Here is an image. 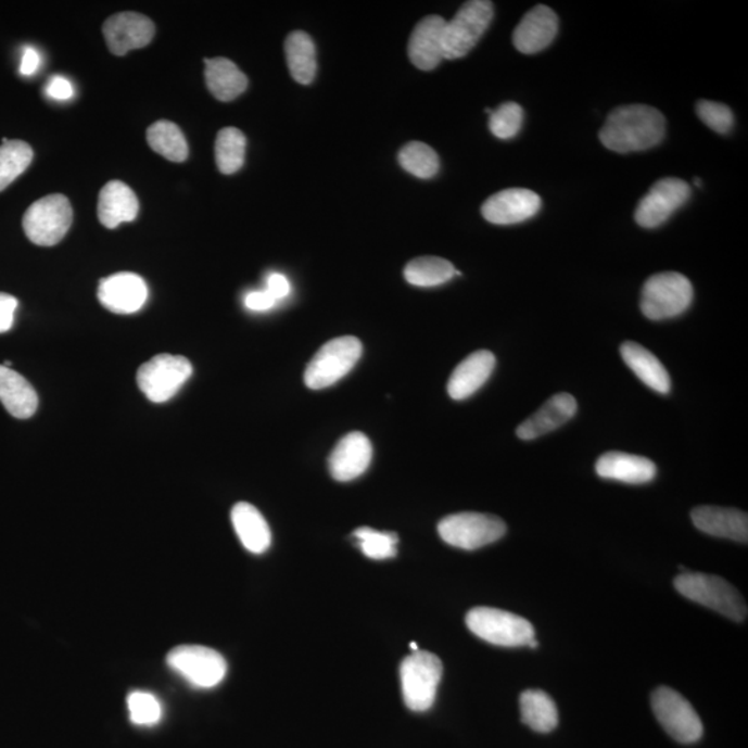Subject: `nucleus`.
I'll return each instance as SVG.
<instances>
[{"label": "nucleus", "instance_id": "nucleus-28", "mask_svg": "<svg viewBox=\"0 0 748 748\" xmlns=\"http://www.w3.org/2000/svg\"><path fill=\"white\" fill-rule=\"evenodd\" d=\"M205 83L210 92L220 102H232L249 87V79L232 60L225 58L205 59Z\"/></svg>", "mask_w": 748, "mask_h": 748}, {"label": "nucleus", "instance_id": "nucleus-47", "mask_svg": "<svg viewBox=\"0 0 748 748\" xmlns=\"http://www.w3.org/2000/svg\"><path fill=\"white\" fill-rule=\"evenodd\" d=\"M695 183H696V186H701V179L695 178Z\"/></svg>", "mask_w": 748, "mask_h": 748}, {"label": "nucleus", "instance_id": "nucleus-8", "mask_svg": "<svg viewBox=\"0 0 748 748\" xmlns=\"http://www.w3.org/2000/svg\"><path fill=\"white\" fill-rule=\"evenodd\" d=\"M494 18V4L489 0L466 2L444 33V58L456 60L466 56L480 41Z\"/></svg>", "mask_w": 748, "mask_h": 748}, {"label": "nucleus", "instance_id": "nucleus-12", "mask_svg": "<svg viewBox=\"0 0 748 748\" xmlns=\"http://www.w3.org/2000/svg\"><path fill=\"white\" fill-rule=\"evenodd\" d=\"M652 712L672 739L682 745L699 741L705 732L699 714L689 701L671 687L661 686L651 696Z\"/></svg>", "mask_w": 748, "mask_h": 748}, {"label": "nucleus", "instance_id": "nucleus-13", "mask_svg": "<svg viewBox=\"0 0 748 748\" xmlns=\"http://www.w3.org/2000/svg\"><path fill=\"white\" fill-rule=\"evenodd\" d=\"M690 186L685 180L664 178L651 186V189L637 204L636 224L646 229L659 228L672 217V214L690 199Z\"/></svg>", "mask_w": 748, "mask_h": 748}, {"label": "nucleus", "instance_id": "nucleus-22", "mask_svg": "<svg viewBox=\"0 0 748 748\" xmlns=\"http://www.w3.org/2000/svg\"><path fill=\"white\" fill-rule=\"evenodd\" d=\"M495 365V355L491 351L480 350L467 356L451 375L448 381L451 398L461 401L477 393L491 378Z\"/></svg>", "mask_w": 748, "mask_h": 748}, {"label": "nucleus", "instance_id": "nucleus-25", "mask_svg": "<svg viewBox=\"0 0 748 748\" xmlns=\"http://www.w3.org/2000/svg\"><path fill=\"white\" fill-rule=\"evenodd\" d=\"M0 403L13 418L29 419L38 409V394L17 371L0 365Z\"/></svg>", "mask_w": 748, "mask_h": 748}, {"label": "nucleus", "instance_id": "nucleus-3", "mask_svg": "<svg viewBox=\"0 0 748 748\" xmlns=\"http://www.w3.org/2000/svg\"><path fill=\"white\" fill-rule=\"evenodd\" d=\"M400 675L406 707L415 712L429 711L443 680V662L439 657L430 651H414L401 664Z\"/></svg>", "mask_w": 748, "mask_h": 748}, {"label": "nucleus", "instance_id": "nucleus-11", "mask_svg": "<svg viewBox=\"0 0 748 748\" xmlns=\"http://www.w3.org/2000/svg\"><path fill=\"white\" fill-rule=\"evenodd\" d=\"M167 664L190 685L200 689L218 686L228 672V664L220 652L200 645L175 647L168 652Z\"/></svg>", "mask_w": 748, "mask_h": 748}, {"label": "nucleus", "instance_id": "nucleus-2", "mask_svg": "<svg viewBox=\"0 0 748 748\" xmlns=\"http://www.w3.org/2000/svg\"><path fill=\"white\" fill-rule=\"evenodd\" d=\"M676 591L686 599L720 612L733 621L747 619V605L739 591L721 576L686 571L674 581Z\"/></svg>", "mask_w": 748, "mask_h": 748}, {"label": "nucleus", "instance_id": "nucleus-32", "mask_svg": "<svg viewBox=\"0 0 748 748\" xmlns=\"http://www.w3.org/2000/svg\"><path fill=\"white\" fill-rule=\"evenodd\" d=\"M148 143L155 153L173 163H183L189 155V145L177 124L159 122L148 129Z\"/></svg>", "mask_w": 748, "mask_h": 748}, {"label": "nucleus", "instance_id": "nucleus-37", "mask_svg": "<svg viewBox=\"0 0 748 748\" xmlns=\"http://www.w3.org/2000/svg\"><path fill=\"white\" fill-rule=\"evenodd\" d=\"M130 722L138 726L157 725L163 718L162 702L152 693L137 690L127 699Z\"/></svg>", "mask_w": 748, "mask_h": 748}, {"label": "nucleus", "instance_id": "nucleus-36", "mask_svg": "<svg viewBox=\"0 0 748 748\" xmlns=\"http://www.w3.org/2000/svg\"><path fill=\"white\" fill-rule=\"evenodd\" d=\"M354 538L366 557L373 560L393 559L398 554V535L395 532L378 531L369 527L355 530Z\"/></svg>", "mask_w": 748, "mask_h": 748}, {"label": "nucleus", "instance_id": "nucleus-14", "mask_svg": "<svg viewBox=\"0 0 748 748\" xmlns=\"http://www.w3.org/2000/svg\"><path fill=\"white\" fill-rule=\"evenodd\" d=\"M155 34V25L143 14L125 12L114 14L103 25V35L110 52L124 56L134 49L148 47Z\"/></svg>", "mask_w": 748, "mask_h": 748}, {"label": "nucleus", "instance_id": "nucleus-4", "mask_svg": "<svg viewBox=\"0 0 748 748\" xmlns=\"http://www.w3.org/2000/svg\"><path fill=\"white\" fill-rule=\"evenodd\" d=\"M693 301V286L680 272L652 275L642 289V314L650 320L676 318L689 308Z\"/></svg>", "mask_w": 748, "mask_h": 748}, {"label": "nucleus", "instance_id": "nucleus-29", "mask_svg": "<svg viewBox=\"0 0 748 748\" xmlns=\"http://www.w3.org/2000/svg\"><path fill=\"white\" fill-rule=\"evenodd\" d=\"M284 52L294 81L301 85L313 84L318 68L313 38L304 31L291 33L286 39Z\"/></svg>", "mask_w": 748, "mask_h": 748}, {"label": "nucleus", "instance_id": "nucleus-15", "mask_svg": "<svg viewBox=\"0 0 748 748\" xmlns=\"http://www.w3.org/2000/svg\"><path fill=\"white\" fill-rule=\"evenodd\" d=\"M542 207L538 194L529 189H506L492 194L481 214L494 225H515L535 217Z\"/></svg>", "mask_w": 748, "mask_h": 748}, {"label": "nucleus", "instance_id": "nucleus-19", "mask_svg": "<svg viewBox=\"0 0 748 748\" xmlns=\"http://www.w3.org/2000/svg\"><path fill=\"white\" fill-rule=\"evenodd\" d=\"M559 29V18L550 8L538 4L517 25L514 43L520 53L534 54L549 47Z\"/></svg>", "mask_w": 748, "mask_h": 748}, {"label": "nucleus", "instance_id": "nucleus-16", "mask_svg": "<svg viewBox=\"0 0 748 748\" xmlns=\"http://www.w3.org/2000/svg\"><path fill=\"white\" fill-rule=\"evenodd\" d=\"M98 297L104 308L113 314L130 315L143 308L149 299V289L137 274H115L100 282Z\"/></svg>", "mask_w": 748, "mask_h": 748}, {"label": "nucleus", "instance_id": "nucleus-21", "mask_svg": "<svg viewBox=\"0 0 748 748\" xmlns=\"http://www.w3.org/2000/svg\"><path fill=\"white\" fill-rule=\"evenodd\" d=\"M579 409L574 396L560 393L552 396L540 410L517 427V436L524 441L540 439V436L552 433L567 421L574 418Z\"/></svg>", "mask_w": 748, "mask_h": 748}, {"label": "nucleus", "instance_id": "nucleus-40", "mask_svg": "<svg viewBox=\"0 0 748 748\" xmlns=\"http://www.w3.org/2000/svg\"><path fill=\"white\" fill-rule=\"evenodd\" d=\"M18 301L13 295L0 293V333H7L14 325Z\"/></svg>", "mask_w": 748, "mask_h": 748}, {"label": "nucleus", "instance_id": "nucleus-18", "mask_svg": "<svg viewBox=\"0 0 748 748\" xmlns=\"http://www.w3.org/2000/svg\"><path fill=\"white\" fill-rule=\"evenodd\" d=\"M445 25L446 22L441 16H427L416 25L411 33L408 54L410 62L421 72H431L445 60Z\"/></svg>", "mask_w": 748, "mask_h": 748}, {"label": "nucleus", "instance_id": "nucleus-24", "mask_svg": "<svg viewBox=\"0 0 748 748\" xmlns=\"http://www.w3.org/2000/svg\"><path fill=\"white\" fill-rule=\"evenodd\" d=\"M139 214V200L134 190L122 180H112L100 190L98 215L105 228L115 229L132 223Z\"/></svg>", "mask_w": 748, "mask_h": 748}, {"label": "nucleus", "instance_id": "nucleus-6", "mask_svg": "<svg viewBox=\"0 0 748 748\" xmlns=\"http://www.w3.org/2000/svg\"><path fill=\"white\" fill-rule=\"evenodd\" d=\"M466 624L480 639L496 646H527L535 635L534 626L523 617L494 607H474L467 612Z\"/></svg>", "mask_w": 748, "mask_h": 748}, {"label": "nucleus", "instance_id": "nucleus-5", "mask_svg": "<svg viewBox=\"0 0 748 748\" xmlns=\"http://www.w3.org/2000/svg\"><path fill=\"white\" fill-rule=\"evenodd\" d=\"M363 343L345 335L330 340L306 366L304 380L310 390H324L348 375L363 356Z\"/></svg>", "mask_w": 748, "mask_h": 748}, {"label": "nucleus", "instance_id": "nucleus-1", "mask_svg": "<svg viewBox=\"0 0 748 748\" xmlns=\"http://www.w3.org/2000/svg\"><path fill=\"white\" fill-rule=\"evenodd\" d=\"M664 135L665 118L659 110L646 104H627L611 112L599 138L611 152L625 154L655 148Z\"/></svg>", "mask_w": 748, "mask_h": 748}, {"label": "nucleus", "instance_id": "nucleus-35", "mask_svg": "<svg viewBox=\"0 0 748 748\" xmlns=\"http://www.w3.org/2000/svg\"><path fill=\"white\" fill-rule=\"evenodd\" d=\"M398 162L406 173L420 179L433 178L440 170L439 154L429 144L421 142L405 144L398 154Z\"/></svg>", "mask_w": 748, "mask_h": 748}, {"label": "nucleus", "instance_id": "nucleus-10", "mask_svg": "<svg viewBox=\"0 0 748 748\" xmlns=\"http://www.w3.org/2000/svg\"><path fill=\"white\" fill-rule=\"evenodd\" d=\"M507 527L499 517L483 514L451 515L439 524V534L446 544L459 549L476 550L494 544L506 534Z\"/></svg>", "mask_w": 748, "mask_h": 748}, {"label": "nucleus", "instance_id": "nucleus-45", "mask_svg": "<svg viewBox=\"0 0 748 748\" xmlns=\"http://www.w3.org/2000/svg\"><path fill=\"white\" fill-rule=\"evenodd\" d=\"M527 646L532 647V649H536V647H538L540 644H538V642H536L535 639H531V641L529 642V645H527Z\"/></svg>", "mask_w": 748, "mask_h": 748}, {"label": "nucleus", "instance_id": "nucleus-20", "mask_svg": "<svg viewBox=\"0 0 748 748\" xmlns=\"http://www.w3.org/2000/svg\"><path fill=\"white\" fill-rule=\"evenodd\" d=\"M692 521L705 534L747 544L748 517L745 511L726 507L699 506L692 510Z\"/></svg>", "mask_w": 748, "mask_h": 748}, {"label": "nucleus", "instance_id": "nucleus-27", "mask_svg": "<svg viewBox=\"0 0 748 748\" xmlns=\"http://www.w3.org/2000/svg\"><path fill=\"white\" fill-rule=\"evenodd\" d=\"M621 356L630 368L647 386L660 394H668L671 390V379L664 365L645 346L625 341L621 345Z\"/></svg>", "mask_w": 748, "mask_h": 748}, {"label": "nucleus", "instance_id": "nucleus-41", "mask_svg": "<svg viewBox=\"0 0 748 748\" xmlns=\"http://www.w3.org/2000/svg\"><path fill=\"white\" fill-rule=\"evenodd\" d=\"M47 92L54 100H68L74 97V87L67 78L62 77V75H54L50 78Z\"/></svg>", "mask_w": 748, "mask_h": 748}, {"label": "nucleus", "instance_id": "nucleus-46", "mask_svg": "<svg viewBox=\"0 0 748 748\" xmlns=\"http://www.w3.org/2000/svg\"><path fill=\"white\" fill-rule=\"evenodd\" d=\"M410 649L414 650V651L420 650V649H419V646L416 645L415 642H411V644H410Z\"/></svg>", "mask_w": 748, "mask_h": 748}, {"label": "nucleus", "instance_id": "nucleus-42", "mask_svg": "<svg viewBox=\"0 0 748 748\" xmlns=\"http://www.w3.org/2000/svg\"><path fill=\"white\" fill-rule=\"evenodd\" d=\"M278 303L268 291H253L248 297H245V306L251 310H257V313H263V310H268Z\"/></svg>", "mask_w": 748, "mask_h": 748}, {"label": "nucleus", "instance_id": "nucleus-31", "mask_svg": "<svg viewBox=\"0 0 748 748\" xmlns=\"http://www.w3.org/2000/svg\"><path fill=\"white\" fill-rule=\"evenodd\" d=\"M406 282L418 288H435L449 282L456 276L455 266L448 259L440 257H420L411 259L405 266Z\"/></svg>", "mask_w": 748, "mask_h": 748}, {"label": "nucleus", "instance_id": "nucleus-44", "mask_svg": "<svg viewBox=\"0 0 748 748\" xmlns=\"http://www.w3.org/2000/svg\"><path fill=\"white\" fill-rule=\"evenodd\" d=\"M39 65H41V54L38 53V50L34 48L25 49L22 65H20V73L25 75V77H29V75L37 73Z\"/></svg>", "mask_w": 748, "mask_h": 748}, {"label": "nucleus", "instance_id": "nucleus-17", "mask_svg": "<svg viewBox=\"0 0 748 748\" xmlns=\"http://www.w3.org/2000/svg\"><path fill=\"white\" fill-rule=\"evenodd\" d=\"M373 458V446L364 433L354 431L341 439L329 456L331 477L340 483H348L363 476Z\"/></svg>", "mask_w": 748, "mask_h": 748}, {"label": "nucleus", "instance_id": "nucleus-39", "mask_svg": "<svg viewBox=\"0 0 748 748\" xmlns=\"http://www.w3.org/2000/svg\"><path fill=\"white\" fill-rule=\"evenodd\" d=\"M696 113L708 128L715 130L717 134H730L733 128V113L726 104L700 100L696 104Z\"/></svg>", "mask_w": 748, "mask_h": 748}, {"label": "nucleus", "instance_id": "nucleus-38", "mask_svg": "<svg viewBox=\"0 0 748 748\" xmlns=\"http://www.w3.org/2000/svg\"><path fill=\"white\" fill-rule=\"evenodd\" d=\"M524 112L521 105L509 102L500 104L490 114V129L494 137L507 140L514 139L523 127Z\"/></svg>", "mask_w": 748, "mask_h": 748}, {"label": "nucleus", "instance_id": "nucleus-7", "mask_svg": "<svg viewBox=\"0 0 748 748\" xmlns=\"http://www.w3.org/2000/svg\"><path fill=\"white\" fill-rule=\"evenodd\" d=\"M73 224V207L63 194H49L25 211L23 228L34 244L52 248L62 242Z\"/></svg>", "mask_w": 748, "mask_h": 748}, {"label": "nucleus", "instance_id": "nucleus-9", "mask_svg": "<svg viewBox=\"0 0 748 748\" xmlns=\"http://www.w3.org/2000/svg\"><path fill=\"white\" fill-rule=\"evenodd\" d=\"M193 373V366L180 355L154 356L138 370V385L154 404L167 403L177 395Z\"/></svg>", "mask_w": 748, "mask_h": 748}, {"label": "nucleus", "instance_id": "nucleus-26", "mask_svg": "<svg viewBox=\"0 0 748 748\" xmlns=\"http://www.w3.org/2000/svg\"><path fill=\"white\" fill-rule=\"evenodd\" d=\"M232 524L242 545L251 554L261 555L272 544V534L257 507L240 502L232 509Z\"/></svg>", "mask_w": 748, "mask_h": 748}, {"label": "nucleus", "instance_id": "nucleus-43", "mask_svg": "<svg viewBox=\"0 0 748 748\" xmlns=\"http://www.w3.org/2000/svg\"><path fill=\"white\" fill-rule=\"evenodd\" d=\"M266 291H268V293L272 295L276 301L288 297L290 293L289 279L286 278L284 275L280 274L270 275L268 278V284H266Z\"/></svg>", "mask_w": 748, "mask_h": 748}, {"label": "nucleus", "instance_id": "nucleus-23", "mask_svg": "<svg viewBox=\"0 0 748 748\" xmlns=\"http://www.w3.org/2000/svg\"><path fill=\"white\" fill-rule=\"evenodd\" d=\"M596 473L606 480L626 484H646L655 480L657 467L644 456L607 452L596 461Z\"/></svg>", "mask_w": 748, "mask_h": 748}, {"label": "nucleus", "instance_id": "nucleus-33", "mask_svg": "<svg viewBox=\"0 0 748 748\" xmlns=\"http://www.w3.org/2000/svg\"><path fill=\"white\" fill-rule=\"evenodd\" d=\"M245 139L242 130L228 127L219 130L215 142V160L220 173L232 175L243 167L245 157Z\"/></svg>", "mask_w": 748, "mask_h": 748}, {"label": "nucleus", "instance_id": "nucleus-34", "mask_svg": "<svg viewBox=\"0 0 748 748\" xmlns=\"http://www.w3.org/2000/svg\"><path fill=\"white\" fill-rule=\"evenodd\" d=\"M33 159L34 152L28 143L3 139L0 145V192L25 173Z\"/></svg>", "mask_w": 748, "mask_h": 748}, {"label": "nucleus", "instance_id": "nucleus-30", "mask_svg": "<svg viewBox=\"0 0 748 748\" xmlns=\"http://www.w3.org/2000/svg\"><path fill=\"white\" fill-rule=\"evenodd\" d=\"M521 721L532 731L549 733L559 724L555 701L542 690H525L520 696Z\"/></svg>", "mask_w": 748, "mask_h": 748}]
</instances>
